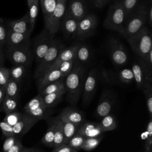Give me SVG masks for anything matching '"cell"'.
Segmentation results:
<instances>
[{
  "mask_svg": "<svg viewBox=\"0 0 152 152\" xmlns=\"http://www.w3.org/2000/svg\"><path fill=\"white\" fill-rule=\"evenodd\" d=\"M86 75V68L84 66L74 61L71 71L64 80L67 100L72 105H75L80 99Z\"/></svg>",
  "mask_w": 152,
  "mask_h": 152,
  "instance_id": "obj_1",
  "label": "cell"
},
{
  "mask_svg": "<svg viewBox=\"0 0 152 152\" xmlns=\"http://www.w3.org/2000/svg\"><path fill=\"white\" fill-rule=\"evenodd\" d=\"M147 6L144 3L139 4L128 17L122 29L119 32L126 39L135 35L145 26L147 21Z\"/></svg>",
  "mask_w": 152,
  "mask_h": 152,
  "instance_id": "obj_2",
  "label": "cell"
},
{
  "mask_svg": "<svg viewBox=\"0 0 152 152\" xmlns=\"http://www.w3.org/2000/svg\"><path fill=\"white\" fill-rule=\"evenodd\" d=\"M74 61L62 62L51 65L45 73L36 79L37 90L61 78L65 77L71 71Z\"/></svg>",
  "mask_w": 152,
  "mask_h": 152,
  "instance_id": "obj_3",
  "label": "cell"
},
{
  "mask_svg": "<svg viewBox=\"0 0 152 152\" xmlns=\"http://www.w3.org/2000/svg\"><path fill=\"white\" fill-rule=\"evenodd\" d=\"M152 36L148 28L145 26L135 35L126 39L132 50L139 58H144L152 49Z\"/></svg>",
  "mask_w": 152,
  "mask_h": 152,
  "instance_id": "obj_4",
  "label": "cell"
},
{
  "mask_svg": "<svg viewBox=\"0 0 152 152\" xmlns=\"http://www.w3.org/2000/svg\"><path fill=\"white\" fill-rule=\"evenodd\" d=\"M126 19V13L121 0L116 1L108 9L103 26L107 29L119 32Z\"/></svg>",
  "mask_w": 152,
  "mask_h": 152,
  "instance_id": "obj_5",
  "label": "cell"
},
{
  "mask_svg": "<svg viewBox=\"0 0 152 152\" xmlns=\"http://www.w3.org/2000/svg\"><path fill=\"white\" fill-rule=\"evenodd\" d=\"M64 48H65L64 45L59 40L53 39L50 46L36 68L34 74V78L36 80L45 73L52 65Z\"/></svg>",
  "mask_w": 152,
  "mask_h": 152,
  "instance_id": "obj_6",
  "label": "cell"
},
{
  "mask_svg": "<svg viewBox=\"0 0 152 152\" xmlns=\"http://www.w3.org/2000/svg\"><path fill=\"white\" fill-rule=\"evenodd\" d=\"M6 55L14 65H24L28 68L34 58L31 45L16 48H7Z\"/></svg>",
  "mask_w": 152,
  "mask_h": 152,
  "instance_id": "obj_7",
  "label": "cell"
},
{
  "mask_svg": "<svg viewBox=\"0 0 152 152\" xmlns=\"http://www.w3.org/2000/svg\"><path fill=\"white\" fill-rule=\"evenodd\" d=\"M134 75V81L137 88L142 90L147 84H152V68L150 67L143 60L138 57L136 58L131 68Z\"/></svg>",
  "mask_w": 152,
  "mask_h": 152,
  "instance_id": "obj_8",
  "label": "cell"
},
{
  "mask_svg": "<svg viewBox=\"0 0 152 152\" xmlns=\"http://www.w3.org/2000/svg\"><path fill=\"white\" fill-rule=\"evenodd\" d=\"M53 37L54 36L50 35L46 29H44L35 38L32 50L34 58L37 64L41 61L50 46L54 39Z\"/></svg>",
  "mask_w": 152,
  "mask_h": 152,
  "instance_id": "obj_9",
  "label": "cell"
},
{
  "mask_svg": "<svg viewBox=\"0 0 152 152\" xmlns=\"http://www.w3.org/2000/svg\"><path fill=\"white\" fill-rule=\"evenodd\" d=\"M67 0H57L55 8L49 17V19L46 25L45 29L52 36L59 31L60 28L62 18L65 12Z\"/></svg>",
  "mask_w": 152,
  "mask_h": 152,
  "instance_id": "obj_10",
  "label": "cell"
},
{
  "mask_svg": "<svg viewBox=\"0 0 152 152\" xmlns=\"http://www.w3.org/2000/svg\"><path fill=\"white\" fill-rule=\"evenodd\" d=\"M109 55L113 63L118 66L125 65L128 61V55L122 43L116 38L112 37L108 42Z\"/></svg>",
  "mask_w": 152,
  "mask_h": 152,
  "instance_id": "obj_11",
  "label": "cell"
},
{
  "mask_svg": "<svg viewBox=\"0 0 152 152\" xmlns=\"http://www.w3.org/2000/svg\"><path fill=\"white\" fill-rule=\"evenodd\" d=\"M97 26V17L93 14H87L78 21L75 38L81 40L90 37L94 33Z\"/></svg>",
  "mask_w": 152,
  "mask_h": 152,
  "instance_id": "obj_12",
  "label": "cell"
},
{
  "mask_svg": "<svg viewBox=\"0 0 152 152\" xmlns=\"http://www.w3.org/2000/svg\"><path fill=\"white\" fill-rule=\"evenodd\" d=\"M97 72L95 68H92L87 74L83 89V104L87 106L91 100L96 88Z\"/></svg>",
  "mask_w": 152,
  "mask_h": 152,
  "instance_id": "obj_13",
  "label": "cell"
},
{
  "mask_svg": "<svg viewBox=\"0 0 152 152\" xmlns=\"http://www.w3.org/2000/svg\"><path fill=\"white\" fill-rule=\"evenodd\" d=\"M39 121V119L34 118L26 112L22 113L19 121L12 126L14 135L17 138L23 136L27 134Z\"/></svg>",
  "mask_w": 152,
  "mask_h": 152,
  "instance_id": "obj_14",
  "label": "cell"
},
{
  "mask_svg": "<svg viewBox=\"0 0 152 152\" xmlns=\"http://www.w3.org/2000/svg\"><path fill=\"white\" fill-rule=\"evenodd\" d=\"M103 75L107 81H120L125 84H129L134 80L131 68H124L114 72L112 71L104 72Z\"/></svg>",
  "mask_w": 152,
  "mask_h": 152,
  "instance_id": "obj_15",
  "label": "cell"
},
{
  "mask_svg": "<svg viewBox=\"0 0 152 152\" xmlns=\"http://www.w3.org/2000/svg\"><path fill=\"white\" fill-rule=\"evenodd\" d=\"M65 12L79 21L87 14V9L83 0H71Z\"/></svg>",
  "mask_w": 152,
  "mask_h": 152,
  "instance_id": "obj_16",
  "label": "cell"
},
{
  "mask_svg": "<svg viewBox=\"0 0 152 152\" xmlns=\"http://www.w3.org/2000/svg\"><path fill=\"white\" fill-rule=\"evenodd\" d=\"M30 34L12 31L8 29L7 39L5 46L7 48H16L30 45Z\"/></svg>",
  "mask_w": 152,
  "mask_h": 152,
  "instance_id": "obj_17",
  "label": "cell"
},
{
  "mask_svg": "<svg viewBox=\"0 0 152 152\" xmlns=\"http://www.w3.org/2000/svg\"><path fill=\"white\" fill-rule=\"evenodd\" d=\"M78 21L73 17L65 12L60 25L64 36L69 39L75 37Z\"/></svg>",
  "mask_w": 152,
  "mask_h": 152,
  "instance_id": "obj_18",
  "label": "cell"
},
{
  "mask_svg": "<svg viewBox=\"0 0 152 152\" xmlns=\"http://www.w3.org/2000/svg\"><path fill=\"white\" fill-rule=\"evenodd\" d=\"M7 27L9 30L12 31L30 34L31 31L28 20V12L21 18L8 21Z\"/></svg>",
  "mask_w": 152,
  "mask_h": 152,
  "instance_id": "obj_19",
  "label": "cell"
},
{
  "mask_svg": "<svg viewBox=\"0 0 152 152\" xmlns=\"http://www.w3.org/2000/svg\"><path fill=\"white\" fill-rule=\"evenodd\" d=\"M113 106V97L110 92L103 94L96 107V115L100 118L110 114Z\"/></svg>",
  "mask_w": 152,
  "mask_h": 152,
  "instance_id": "obj_20",
  "label": "cell"
},
{
  "mask_svg": "<svg viewBox=\"0 0 152 152\" xmlns=\"http://www.w3.org/2000/svg\"><path fill=\"white\" fill-rule=\"evenodd\" d=\"M102 131L99 123L86 122L82 123L77 131V134L81 135L85 138L97 137L102 135Z\"/></svg>",
  "mask_w": 152,
  "mask_h": 152,
  "instance_id": "obj_21",
  "label": "cell"
},
{
  "mask_svg": "<svg viewBox=\"0 0 152 152\" xmlns=\"http://www.w3.org/2000/svg\"><path fill=\"white\" fill-rule=\"evenodd\" d=\"M59 118L63 122H68L75 124H81L84 121L83 114L78 110L68 107L59 115Z\"/></svg>",
  "mask_w": 152,
  "mask_h": 152,
  "instance_id": "obj_22",
  "label": "cell"
},
{
  "mask_svg": "<svg viewBox=\"0 0 152 152\" xmlns=\"http://www.w3.org/2000/svg\"><path fill=\"white\" fill-rule=\"evenodd\" d=\"M80 43H76L67 48H64L58 57L56 58L55 62L52 64V65H55L56 64L65 62V61H74L76 57V53L79 46Z\"/></svg>",
  "mask_w": 152,
  "mask_h": 152,
  "instance_id": "obj_23",
  "label": "cell"
},
{
  "mask_svg": "<svg viewBox=\"0 0 152 152\" xmlns=\"http://www.w3.org/2000/svg\"><path fill=\"white\" fill-rule=\"evenodd\" d=\"M64 80L65 77L61 78L54 82L47 84L45 87L38 90V94L43 96L48 94L58 91L62 89H65Z\"/></svg>",
  "mask_w": 152,
  "mask_h": 152,
  "instance_id": "obj_24",
  "label": "cell"
},
{
  "mask_svg": "<svg viewBox=\"0 0 152 152\" xmlns=\"http://www.w3.org/2000/svg\"><path fill=\"white\" fill-rule=\"evenodd\" d=\"M64 94H65V89L43 96L42 97L46 107L50 108L57 105L62 99Z\"/></svg>",
  "mask_w": 152,
  "mask_h": 152,
  "instance_id": "obj_25",
  "label": "cell"
},
{
  "mask_svg": "<svg viewBox=\"0 0 152 152\" xmlns=\"http://www.w3.org/2000/svg\"><path fill=\"white\" fill-rule=\"evenodd\" d=\"M53 120L55 125L53 147L55 148L64 144L62 121L61 120L59 116L54 118Z\"/></svg>",
  "mask_w": 152,
  "mask_h": 152,
  "instance_id": "obj_26",
  "label": "cell"
},
{
  "mask_svg": "<svg viewBox=\"0 0 152 152\" xmlns=\"http://www.w3.org/2000/svg\"><path fill=\"white\" fill-rule=\"evenodd\" d=\"M80 125L62 121L64 144H67L69 140L77 133Z\"/></svg>",
  "mask_w": 152,
  "mask_h": 152,
  "instance_id": "obj_27",
  "label": "cell"
},
{
  "mask_svg": "<svg viewBox=\"0 0 152 152\" xmlns=\"http://www.w3.org/2000/svg\"><path fill=\"white\" fill-rule=\"evenodd\" d=\"M46 25L56 5L57 0H39Z\"/></svg>",
  "mask_w": 152,
  "mask_h": 152,
  "instance_id": "obj_28",
  "label": "cell"
},
{
  "mask_svg": "<svg viewBox=\"0 0 152 152\" xmlns=\"http://www.w3.org/2000/svg\"><path fill=\"white\" fill-rule=\"evenodd\" d=\"M90 57V51L88 47L84 44L80 43L78 48L75 61L83 65L87 62Z\"/></svg>",
  "mask_w": 152,
  "mask_h": 152,
  "instance_id": "obj_29",
  "label": "cell"
},
{
  "mask_svg": "<svg viewBox=\"0 0 152 152\" xmlns=\"http://www.w3.org/2000/svg\"><path fill=\"white\" fill-rule=\"evenodd\" d=\"M99 125L103 132L113 130L117 127L116 119L114 116L110 114L102 118Z\"/></svg>",
  "mask_w": 152,
  "mask_h": 152,
  "instance_id": "obj_30",
  "label": "cell"
},
{
  "mask_svg": "<svg viewBox=\"0 0 152 152\" xmlns=\"http://www.w3.org/2000/svg\"><path fill=\"white\" fill-rule=\"evenodd\" d=\"M27 68L24 65H14L10 70V78L18 83L22 80L27 72Z\"/></svg>",
  "mask_w": 152,
  "mask_h": 152,
  "instance_id": "obj_31",
  "label": "cell"
},
{
  "mask_svg": "<svg viewBox=\"0 0 152 152\" xmlns=\"http://www.w3.org/2000/svg\"><path fill=\"white\" fill-rule=\"evenodd\" d=\"M17 106L18 103L17 99L5 96L0 106V110L4 112L7 115L15 112L17 108Z\"/></svg>",
  "mask_w": 152,
  "mask_h": 152,
  "instance_id": "obj_32",
  "label": "cell"
},
{
  "mask_svg": "<svg viewBox=\"0 0 152 152\" xmlns=\"http://www.w3.org/2000/svg\"><path fill=\"white\" fill-rule=\"evenodd\" d=\"M19 83H20L10 78L5 86V96L17 99L20 91Z\"/></svg>",
  "mask_w": 152,
  "mask_h": 152,
  "instance_id": "obj_33",
  "label": "cell"
},
{
  "mask_svg": "<svg viewBox=\"0 0 152 152\" xmlns=\"http://www.w3.org/2000/svg\"><path fill=\"white\" fill-rule=\"evenodd\" d=\"M54 129L55 125L53 119L51 120L49 124L48 128L42 138V143L46 146L49 147H53V140H54Z\"/></svg>",
  "mask_w": 152,
  "mask_h": 152,
  "instance_id": "obj_34",
  "label": "cell"
},
{
  "mask_svg": "<svg viewBox=\"0 0 152 152\" xmlns=\"http://www.w3.org/2000/svg\"><path fill=\"white\" fill-rule=\"evenodd\" d=\"M39 1H36L33 4H32L30 7H28V20L30 25L31 31L32 32L34 30L36 19L39 14Z\"/></svg>",
  "mask_w": 152,
  "mask_h": 152,
  "instance_id": "obj_35",
  "label": "cell"
},
{
  "mask_svg": "<svg viewBox=\"0 0 152 152\" xmlns=\"http://www.w3.org/2000/svg\"><path fill=\"white\" fill-rule=\"evenodd\" d=\"M41 107H46L42 96L40 94H38L37 96L32 98L26 104L24 107V112H26L28 110H34Z\"/></svg>",
  "mask_w": 152,
  "mask_h": 152,
  "instance_id": "obj_36",
  "label": "cell"
},
{
  "mask_svg": "<svg viewBox=\"0 0 152 152\" xmlns=\"http://www.w3.org/2000/svg\"><path fill=\"white\" fill-rule=\"evenodd\" d=\"M141 90H142L145 97L150 118H152V84H145Z\"/></svg>",
  "mask_w": 152,
  "mask_h": 152,
  "instance_id": "obj_37",
  "label": "cell"
},
{
  "mask_svg": "<svg viewBox=\"0 0 152 152\" xmlns=\"http://www.w3.org/2000/svg\"><path fill=\"white\" fill-rule=\"evenodd\" d=\"M24 112L34 117V118L39 119V121L47 118L50 115V113L49 112V108L45 107H41L34 110H28Z\"/></svg>",
  "mask_w": 152,
  "mask_h": 152,
  "instance_id": "obj_38",
  "label": "cell"
},
{
  "mask_svg": "<svg viewBox=\"0 0 152 152\" xmlns=\"http://www.w3.org/2000/svg\"><path fill=\"white\" fill-rule=\"evenodd\" d=\"M102 137L99 136L97 137L93 138H86L82 147L81 149L85 151H90L97 147L101 141Z\"/></svg>",
  "mask_w": 152,
  "mask_h": 152,
  "instance_id": "obj_39",
  "label": "cell"
},
{
  "mask_svg": "<svg viewBox=\"0 0 152 152\" xmlns=\"http://www.w3.org/2000/svg\"><path fill=\"white\" fill-rule=\"evenodd\" d=\"M85 139L86 138L84 137L77 133L69 140L67 144L71 147H72V148L78 150L81 149L82 145Z\"/></svg>",
  "mask_w": 152,
  "mask_h": 152,
  "instance_id": "obj_40",
  "label": "cell"
},
{
  "mask_svg": "<svg viewBox=\"0 0 152 152\" xmlns=\"http://www.w3.org/2000/svg\"><path fill=\"white\" fill-rule=\"evenodd\" d=\"M21 113H22L15 111L10 113L7 114L4 118L3 121L6 122L8 125L13 126L19 121L21 116Z\"/></svg>",
  "mask_w": 152,
  "mask_h": 152,
  "instance_id": "obj_41",
  "label": "cell"
},
{
  "mask_svg": "<svg viewBox=\"0 0 152 152\" xmlns=\"http://www.w3.org/2000/svg\"><path fill=\"white\" fill-rule=\"evenodd\" d=\"M126 13L127 18L139 4L140 0H121Z\"/></svg>",
  "mask_w": 152,
  "mask_h": 152,
  "instance_id": "obj_42",
  "label": "cell"
},
{
  "mask_svg": "<svg viewBox=\"0 0 152 152\" xmlns=\"http://www.w3.org/2000/svg\"><path fill=\"white\" fill-rule=\"evenodd\" d=\"M10 79L9 68L0 66V86L5 87L7 82Z\"/></svg>",
  "mask_w": 152,
  "mask_h": 152,
  "instance_id": "obj_43",
  "label": "cell"
},
{
  "mask_svg": "<svg viewBox=\"0 0 152 152\" xmlns=\"http://www.w3.org/2000/svg\"><path fill=\"white\" fill-rule=\"evenodd\" d=\"M7 34L8 28L2 20L0 22V45L2 47L6 45Z\"/></svg>",
  "mask_w": 152,
  "mask_h": 152,
  "instance_id": "obj_44",
  "label": "cell"
},
{
  "mask_svg": "<svg viewBox=\"0 0 152 152\" xmlns=\"http://www.w3.org/2000/svg\"><path fill=\"white\" fill-rule=\"evenodd\" d=\"M0 128L1 129L2 134L6 137L14 135L12 126L8 125L3 121L0 122Z\"/></svg>",
  "mask_w": 152,
  "mask_h": 152,
  "instance_id": "obj_45",
  "label": "cell"
},
{
  "mask_svg": "<svg viewBox=\"0 0 152 152\" xmlns=\"http://www.w3.org/2000/svg\"><path fill=\"white\" fill-rule=\"evenodd\" d=\"M17 139V138L15 135L7 137L2 146L3 152H7L14 144Z\"/></svg>",
  "mask_w": 152,
  "mask_h": 152,
  "instance_id": "obj_46",
  "label": "cell"
},
{
  "mask_svg": "<svg viewBox=\"0 0 152 152\" xmlns=\"http://www.w3.org/2000/svg\"><path fill=\"white\" fill-rule=\"evenodd\" d=\"M52 152H78V150L72 148L68 144H62L54 148Z\"/></svg>",
  "mask_w": 152,
  "mask_h": 152,
  "instance_id": "obj_47",
  "label": "cell"
},
{
  "mask_svg": "<svg viewBox=\"0 0 152 152\" xmlns=\"http://www.w3.org/2000/svg\"><path fill=\"white\" fill-rule=\"evenodd\" d=\"M23 148L24 146L21 140L17 138L14 144L7 152H20Z\"/></svg>",
  "mask_w": 152,
  "mask_h": 152,
  "instance_id": "obj_48",
  "label": "cell"
},
{
  "mask_svg": "<svg viewBox=\"0 0 152 152\" xmlns=\"http://www.w3.org/2000/svg\"><path fill=\"white\" fill-rule=\"evenodd\" d=\"M152 151V136H148L145 140L144 152H151Z\"/></svg>",
  "mask_w": 152,
  "mask_h": 152,
  "instance_id": "obj_49",
  "label": "cell"
},
{
  "mask_svg": "<svg viewBox=\"0 0 152 152\" xmlns=\"http://www.w3.org/2000/svg\"><path fill=\"white\" fill-rule=\"evenodd\" d=\"M145 62L151 68H152V49L148 53V54L144 58H142Z\"/></svg>",
  "mask_w": 152,
  "mask_h": 152,
  "instance_id": "obj_50",
  "label": "cell"
},
{
  "mask_svg": "<svg viewBox=\"0 0 152 152\" xmlns=\"http://www.w3.org/2000/svg\"><path fill=\"white\" fill-rule=\"evenodd\" d=\"M108 2V0H94V6L97 8H101Z\"/></svg>",
  "mask_w": 152,
  "mask_h": 152,
  "instance_id": "obj_51",
  "label": "cell"
},
{
  "mask_svg": "<svg viewBox=\"0 0 152 152\" xmlns=\"http://www.w3.org/2000/svg\"><path fill=\"white\" fill-rule=\"evenodd\" d=\"M147 21L151 27L152 26V6L150 5L148 8V12H147Z\"/></svg>",
  "mask_w": 152,
  "mask_h": 152,
  "instance_id": "obj_52",
  "label": "cell"
},
{
  "mask_svg": "<svg viewBox=\"0 0 152 152\" xmlns=\"http://www.w3.org/2000/svg\"><path fill=\"white\" fill-rule=\"evenodd\" d=\"M147 132L148 136H152V118H150L147 126Z\"/></svg>",
  "mask_w": 152,
  "mask_h": 152,
  "instance_id": "obj_53",
  "label": "cell"
},
{
  "mask_svg": "<svg viewBox=\"0 0 152 152\" xmlns=\"http://www.w3.org/2000/svg\"><path fill=\"white\" fill-rule=\"evenodd\" d=\"M5 97V87L0 86V106Z\"/></svg>",
  "mask_w": 152,
  "mask_h": 152,
  "instance_id": "obj_54",
  "label": "cell"
},
{
  "mask_svg": "<svg viewBox=\"0 0 152 152\" xmlns=\"http://www.w3.org/2000/svg\"><path fill=\"white\" fill-rule=\"evenodd\" d=\"M20 152H40V151L35 148L24 147Z\"/></svg>",
  "mask_w": 152,
  "mask_h": 152,
  "instance_id": "obj_55",
  "label": "cell"
},
{
  "mask_svg": "<svg viewBox=\"0 0 152 152\" xmlns=\"http://www.w3.org/2000/svg\"><path fill=\"white\" fill-rule=\"evenodd\" d=\"M4 53L3 51L2 46L0 45V66H2V65L4 64V61H5V58H4Z\"/></svg>",
  "mask_w": 152,
  "mask_h": 152,
  "instance_id": "obj_56",
  "label": "cell"
},
{
  "mask_svg": "<svg viewBox=\"0 0 152 152\" xmlns=\"http://www.w3.org/2000/svg\"><path fill=\"white\" fill-rule=\"evenodd\" d=\"M39 0H27V5L28 7H30L32 4H33L36 1Z\"/></svg>",
  "mask_w": 152,
  "mask_h": 152,
  "instance_id": "obj_57",
  "label": "cell"
},
{
  "mask_svg": "<svg viewBox=\"0 0 152 152\" xmlns=\"http://www.w3.org/2000/svg\"><path fill=\"white\" fill-rule=\"evenodd\" d=\"M1 21H2V19H1V18H0V22H1Z\"/></svg>",
  "mask_w": 152,
  "mask_h": 152,
  "instance_id": "obj_58",
  "label": "cell"
},
{
  "mask_svg": "<svg viewBox=\"0 0 152 152\" xmlns=\"http://www.w3.org/2000/svg\"><path fill=\"white\" fill-rule=\"evenodd\" d=\"M150 2H151V0H150Z\"/></svg>",
  "mask_w": 152,
  "mask_h": 152,
  "instance_id": "obj_59",
  "label": "cell"
},
{
  "mask_svg": "<svg viewBox=\"0 0 152 152\" xmlns=\"http://www.w3.org/2000/svg\"><path fill=\"white\" fill-rule=\"evenodd\" d=\"M109 1H110V0H108V2H109Z\"/></svg>",
  "mask_w": 152,
  "mask_h": 152,
  "instance_id": "obj_60",
  "label": "cell"
}]
</instances>
